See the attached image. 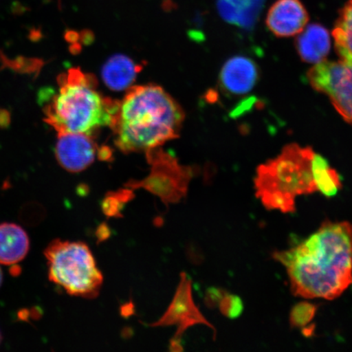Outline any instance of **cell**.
<instances>
[{
	"mask_svg": "<svg viewBox=\"0 0 352 352\" xmlns=\"http://www.w3.org/2000/svg\"><path fill=\"white\" fill-rule=\"evenodd\" d=\"M265 0H217L220 16L228 23L252 30L262 12Z\"/></svg>",
	"mask_w": 352,
	"mask_h": 352,
	"instance_id": "obj_13",
	"label": "cell"
},
{
	"mask_svg": "<svg viewBox=\"0 0 352 352\" xmlns=\"http://www.w3.org/2000/svg\"><path fill=\"white\" fill-rule=\"evenodd\" d=\"M333 36L341 60L352 63V0H349L340 11Z\"/></svg>",
	"mask_w": 352,
	"mask_h": 352,
	"instance_id": "obj_17",
	"label": "cell"
},
{
	"mask_svg": "<svg viewBox=\"0 0 352 352\" xmlns=\"http://www.w3.org/2000/svg\"><path fill=\"white\" fill-rule=\"evenodd\" d=\"M196 324H205L213 330L214 334L217 329L211 324L196 306L192 298V280L186 275L180 276V281L168 309L165 314L155 323L148 324L151 327H178L177 331L170 342L171 351L183 350L182 338L186 330Z\"/></svg>",
	"mask_w": 352,
	"mask_h": 352,
	"instance_id": "obj_7",
	"label": "cell"
},
{
	"mask_svg": "<svg viewBox=\"0 0 352 352\" xmlns=\"http://www.w3.org/2000/svg\"><path fill=\"white\" fill-rule=\"evenodd\" d=\"M48 277L72 296L95 298L103 276L89 248L83 242L54 240L47 246Z\"/></svg>",
	"mask_w": 352,
	"mask_h": 352,
	"instance_id": "obj_5",
	"label": "cell"
},
{
	"mask_svg": "<svg viewBox=\"0 0 352 352\" xmlns=\"http://www.w3.org/2000/svg\"><path fill=\"white\" fill-rule=\"evenodd\" d=\"M140 69V65L130 57L114 55L105 61L101 69V78L110 90L122 91L133 85Z\"/></svg>",
	"mask_w": 352,
	"mask_h": 352,
	"instance_id": "obj_12",
	"label": "cell"
},
{
	"mask_svg": "<svg viewBox=\"0 0 352 352\" xmlns=\"http://www.w3.org/2000/svg\"><path fill=\"white\" fill-rule=\"evenodd\" d=\"M0 342H1V334H0Z\"/></svg>",
	"mask_w": 352,
	"mask_h": 352,
	"instance_id": "obj_24",
	"label": "cell"
},
{
	"mask_svg": "<svg viewBox=\"0 0 352 352\" xmlns=\"http://www.w3.org/2000/svg\"><path fill=\"white\" fill-rule=\"evenodd\" d=\"M92 136L82 133H61L55 147L59 164L70 173H80L102 157Z\"/></svg>",
	"mask_w": 352,
	"mask_h": 352,
	"instance_id": "obj_8",
	"label": "cell"
},
{
	"mask_svg": "<svg viewBox=\"0 0 352 352\" xmlns=\"http://www.w3.org/2000/svg\"><path fill=\"white\" fill-rule=\"evenodd\" d=\"M311 173L318 190L325 197L337 195L342 188L340 174L330 167L324 157L316 153L312 157Z\"/></svg>",
	"mask_w": 352,
	"mask_h": 352,
	"instance_id": "obj_16",
	"label": "cell"
},
{
	"mask_svg": "<svg viewBox=\"0 0 352 352\" xmlns=\"http://www.w3.org/2000/svg\"><path fill=\"white\" fill-rule=\"evenodd\" d=\"M314 151L297 144L286 145L279 156L258 167L255 195L267 210H296V197L318 191L311 173Z\"/></svg>",
	"mask_w": 352,
	"mask_h": 352,
	"instance_id": "obj_4",
	"label": "cell"
},
{
	"mask_svg": "<svg viewBox=\"0 0 352 352\" xmlns=\"http://www.w3.org/2000/svg\"><path fill=\"white\" fill-rule=\"evenodd\" d=\"M96 236L98 237L99 241L107 240L110 236L109 228L107 224L103 223L99 227Z\"/></svg>",
	"mask_w": 352,
	"mask_h": 352,
	"instance_id": "obj_22",
	"label": "cell"
},
{
	"mask_svg": "<svg viewBox=\"0 0 352 352\" xmlns=\"http://www.w3.org/2000/svg\"><path fill=\"white\" fill-rule=\"evenodd\" d=\"M30 250L28 233L12 223L0 224V263L14 265L23 261Z\"/></svg>",
	"mask_w": 352,
	"mask_h": 352,
	"instance_id": "obj_14",
	"label": "cell"
},
{
	"mask_svg": "<svg viewBox=\"0 0 352 352\" xmlns=\"http://www.w3.org/2000/svg\"><path fill=\"white\" fill-rule=\"evenodd\" d=\"M187 176L180 174L178 170L174 174L156 171L144 182L131 183L127 186L147 189L153 195L160 197L167 208L169 204H177L182 197L186 196L188 182Z\"/></svg>",
	"mask_w": 352,
	"mask_h": 352,
	"instance_id": "obj_11",
	"label": "cell"
},
{
	"mask_svg": "<svg viewBox=\"0 0 352 352\" xmlns=\"http://www.w3.org/2000/svg\"><path fill=\"white\" fill-rule=\"evenodd\" d=\"M96 79L80 69L61 74L58 90L43 109L45 121L57 134L82 133L92 136L104 126H111L118 101L100 94Z\"/></svg>",
	"mask_w": 352,
	"mask_h": 352,
	"instance_id": "obj_3",
	"label": "cell"
},
{
	"mask_svg": "<svg viewBox=\"0 0 352 352\" xmlns=\"http://www.w3.org/2000/svg\"><path fill=\"white\" fill-rule=\"evenodd\" d=\"M328 30L320 24H311L298 35L296 46L299 56L305 63L318 64L324 60L330 50Z\"/></svg>",
	"mask_w": 352,
	"mask_h": 352,
	"instance_id": "obj_15",
	"label": "cell"
},
{
	"mask_svg": "<svg viewBox=\"0 0 352 352\" xmlns=\"http://www.w3.org/2000/svg\"><path fill=\"white\" fill-rule=\"evenodd\" d=\"M133 197V192L129 189L110 192L104 197L101 208L104 214L108 217H122L121 210L123 206Z\"/></svg>",
	"mask_w": 352,
	"mask_h": 352,
	"instance_id": "obj_18",
	"label": "cell"
},
{
	"mask_svg": "<svg viewBox=\"0 0 352 352\" xmlns=\"http://www.w3.org/2000/svg\"><path fill=\"white\" fill-rule=\"evenodd\" d=\"M218 307L221 314L230 320L239 318L244 310V305L241 298L230 294H227L221 299Z\"/></svg>",
	"mask_w": 352,
	"mask_h": 352,
	"instance_id": "obj_20",
	"label": "cell"
},
{
	"mask_svg": "<svg viewBox=\"0 0 352 352\" xmlns=\"http://www.w3.org/2000/svg\"><path fill=\"white\" fill-rule=\"evenodd\" d=\"M258 77V68L252 60L235 56L224 64L219 80L223 89L232 94L243 95L253 89Z\"/></svg>",
	"mask_w": 352,
	"mask_h": 352,
	"instance_id": "obj_10",
	"label": "cell"
},
{
	"mask_svg": "<svg viewBox=\"0 0 352 352\" xmlns=\"http://www.w3.org/2000/svg\"><path fill=\"white\" fill-rule=\"evenodd\" d=\"M184 118L183 109L164 88L138 86L118 104L110 127L120 151L143 152L178 136Z\"/></svg>",
	"mask_w": 352,
	"mask_h": 352,
	"instance_id": "obj_2",
	"label": "cell"
},
{
	"mask_svg": "<svg viewBox=\"0 0 352 352\" xmlns=\"http://www.w3.org/2000/svg\"><path fill=\"white\" fill-rule=\"evenodd\" d=\"M318 307L308 302L297 303L289 314L290 327L294 329L305 328L315 318Z\"/></svg>",
	"mask_w": 352,
	"mask_h": 352,
	"instance_id": "obj_19",
	"label": "cell"
},
{
	"mask_svg": "<svg viewBox=\"0 0 352 352\" xmlns=\"http://www.w3.org/2000/svg\"><path fill=\"white\" fill-rule=\"evenodd\" d=\"M228 293L226 290L219 288H210L206 294L205 302L208 307H217L221 299Z\"/></svg>",
	"mask_w": 352,
	"mask_h": 352,
	"instance_id": "obj_21",
	"label": "cell"
},
{
	"mask_svg": "<svg viewBox=\"0 0 352 352\" xmlns=\"http://www.w3.org/2000/svg\"><path fill=\"white\" fill-rule=\"evenodd\" d=\"M316 91L327 95L334 108L352 125V63L323 60L307 73Z\"/></svg>",
	"mask_w": 352,
	"mask_h": 352,
	"instance_id": "obj_6",
	"label": "cell"
},
{
	"mask_svg": "<svg viewBox=\"0 0 352 352\" xmlns=\"http://www.w3.org/2000/svg\"><path fill=\"white\" fill-rule=\"evenodd\" d=\"M274 258L287 270L294 296L334 300L352 284V224L327 220L308 239Z\"/></svg>",
	"mask_w": 352,
	"mask_h": 352,
	"instance_id": "obj_1",
	"label": "cell"
},
{
	"mask_svg": "<svg viewBox=\"0 0 352 352\" xmlns=\"http://www.w3.org/2000/svg\"><path fill=\"white\" fill-rule=\"evenodd\" d=\"M309 15L300 0H277L268 11L266 24L276 37H292L301 33Z\"/></svg>",
	"mask_w": 352,
	"mask_h": 352,
	"instance_id": "obj_9",
	"label": "cell"
},
{
	"mask_svg": "<svg viewBox=\"0 0 352 352\" xmlns=\"http://www.w3.org/2000/svg\"><path fill=\"white\" fill-rule=\"evenodd\" d=\"M3 283V272L1 267H0V286H1Z\"/></svg>",
	"mask_w": 352,
	"mask_h": 352,
	"instance_id": "obj_23",
	"label": "cell"
}]
</instances>
